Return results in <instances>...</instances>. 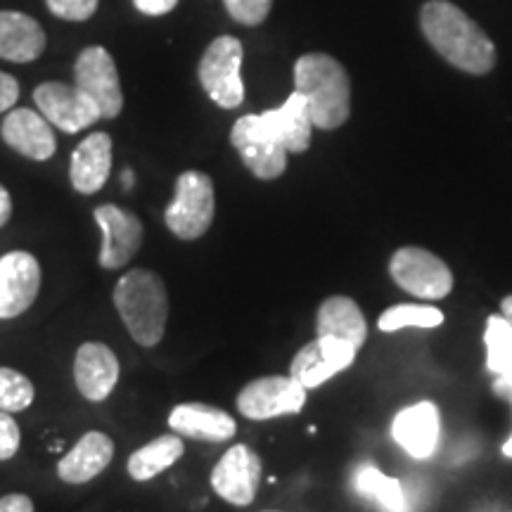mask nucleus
<instances>
[{
  "instance_id": "9",
  "label": "nucleus",
  "mask_w": 512,
  "mask_h": 512,
  "mask_svg": "<svg viewBox=\"0 0 512 512\" xmlns=\"http://www.w3.org/2000/svg\"><path fill=\"white\" fill-rule=\"evenodd\" d=\"M38 112L64 133H79L102 119L98 105L81 91L60 81H46L34 91Z\"/></svg>"
},
{
  "instance_id": "1",
  "label": "nucleus",
  "mask_w": 512,
  "mask_h": 512,
  "mask_svg": "<svg viewBox=\"0 0 512 512\" xmlns=\"http://www.w3.org/2000/svg\"><path fill=\"white\" fill-rule=\"evenodd\" d=\"M420 27L432 48L467 74H489L496 64L494 41L448 0H430L420 10Z\"/></svg>"
},
{
  "instance_id": "35",
  "label": "nucleus",
  "mask_w": 512,
  "mask_h": 512,
  "mask_svg": "<svg viewBox=\"0 0 512 512\" xmlns=\"http://www.w3.org/2000/svg\"><path fill=\"white\" fill-rule=\"evenodd\" d=\"M12 216V197L10 192L5 190V185H0V228L10 221Z\"/></svg>"
},
{
  "instance_id": "41",
  "label": "nucleus",
  "mask_w": 512,
  "mask_h": 512,
  "mask_svg": "<svg viewBox=\"0 0 512 512\" xmlns=\"http://www.w3.org/2000/svg\"><path fill=\"white\" fill-rule=\"evenodd\" d=\"M510 512H512V510H510Z\"/></svg>"
},
{
  "instance_id": "16",
  "label": "nucleus",
  "mask_w": 512,
  "mask_h": 512,
  "mask_svg": "<svg viewBox=\"0 0 512 512\" xmlns=\"http://www.w3.org/2000/svg\"><path fill=\"white\" fill-rule=\"evenodd\" d=\"M230 143L240 152L242 162L261 181H275L287 169V150L283 145L273 143L252 124V117L245 114L235 121L230 131Z\"/></svg>"
},
{
  "instance_id": "37",
  "label": "nucleus",
  "mask_w": 512,
  "mask_h": 512,
  "mask_svg": "<svg viewBox=\"0 0 512 512\" xmlns=\"http://www.w3.org/2000/svg\"><path fill=\"white\" fill-rule=\"evenodd\" d=\"M501 316L512 325V294H510V297H505L501 302Z\"/></svg>"
},
{
  "instance_id": "36",
  "label": "nucleus",
  "mask_w": 512,
  "mask_h": 512,
  "mask_svg": "<svg viewBox=\"0 0 512 512\" xmlns=\"http://www.w3.org/2000/svg\"><path fill=\"white\" fill-rule=\"evenodd\" d=\"M494 394L501 399H512V377H496L494 382Z\"/></svg>"
},
{
  "instance_id": "25",
  "label": "nucleus",
  "mask_w": 512,
  "mask_h": 512,
  "mask_svg": "<svg viewBox=\"0 0 512 512\" xmlns=\"http://www.w3.org/2000/svg\"><path fill=\"white\" fill-rule=\"evenodd\" d=\"M354 489L387 512H408V498L399 479L387 477L373 465H363L354 477Z\"/></svg>"
},
{
  "instance_id": "5",
  "label": "nucleus",
  "mask_w": 512,
  "mask_h": 512,
  "mask_svg": "<svg viewBox=\"0 0 512 512\" xmlns=\"http://www.w3.org/2000/svg\"><path fill=\"white\" fill-rule=\"evenodd\" d=\"M242 43L235 36H219L204 50L200 60V83L223 110H235L245 100L242 83Z\"/></svg>"
},
{
  "instance_id": "29",
  "label": "nucleus",
  "mask_w": 512,
  "mask_h": 512,
  "mask_svg": "<svg viewBox=\"0 0 512 512\" xmlns=\"http://www.w3.org/2000/svg\"><path fill=\"white\" fill-rule=\"evenodd\" d=\"M223 3H226V10L235 22L256 27L268 17L273 0H223Z\"/></svg>"
},
{
  "instance_id": "17",
  "label": "nucleus",
  "mask_w": 512,
  "mask_h": 512,
  "mask_svg": "<svg viewBox=\"0 0 512 512\" xmlns=\"http://www.w3.org/2000/svg\"><path fill=\"white\" fill-rule=\"evenodd\" d=\"M74 382L83 399L100 403L119 382V358L102 342L81 344L74 358Z\"/></svg>"
},
{
  "instance_id": "11",
  "label": "nucleus",
  "mask_w": 512,
  "mask_h": 512,
  "mask_svg": "<svg viewBox=\"0 0 512 512\" xmlns=\"http://www.w3.org/2000/svg\"><path fill=\"white\" fill-rule=\"evenodd\" d=\"M261 475H264V467H261V458L256 456L254 448L235 444L223 453L219 463L211 470V486L223 501L242 508V505H249L256 498Z\"/></svg>"
},
{
  "instance_id": "40",
  "label": "nucleus",
  "mask_w": 512,
  "mask_h": 512,
  "mask_svg": "<svg viewBox=\"0 0 512 512\" xmlns=\"http://www.w3.org/2000/svg\"><path fill=\"white\" fill-rule=\"evenodd\" d=\"M268 512H275V510H268Z\"/></svg>"
},
{
  "instance_id": "6",
  "label": "nucleus",
  "mask_w": 512,
  "mask_h": 512,
  "mask_svg": "<svg viewBox=\"0 0 512 512\" xmlns=\"http://www.w3.org/2000/svg\"><path fill=\"white\" fill-rule=\"evenodd\" d=\"M389 275L401 290L427 299V302L444 299L453 290L451 268L437 254L422 247L396 249L392 261H389Z\"/></svg>"
},
{
  "instance_id": "39",
  "label": "nucleus",
  "mask_w": 512,
  "mask_h": 512,
  "mask_svg": "<svg viewBox=\"0 0 512 512\" xmlns=\"http://www.w3.org/2000/svg\"><path fill=\"white\" fill-rule=\"evenodd\" d=\"M128 183L133 185V174H128V171H126V174H124V185H126V188H128Z\"/></svg>"
},
{
  "instance_id": "24",
  "label": "nucleus",
  "mask_w": 512,
  "mask_h": 512,
  "mask_svg": "<svg viewBox=\"0 0 512 512\" xmlns=\"http://www.w3.org/2000/svg\"><path fill=\"white\" fill-rule=\"evenodd\" d=\"M183 453L185 444L181 434H164V437L152 439L150 444L140 446L136 453H131L126 470L136 482H150V479L162 475L164 470H169L171 465H176V460H181Z\"/></svg>"
},
{
  "instance_id": "27",
  "label": "nucleus",
  "mask_w": 512,
  "mask_h": 512,
  "mask_svg": "<svg viewBox=\"0 0 512 512\" xmlns=\"http://www.w3.org/2000/svg\"><path fill=\"white\" fill-rule=\"evenodd\" d=\"M444 323V313L430 304H396L389 306L377 320V328L382 332H396L401 328H439Z\"/></svg>"
},
{
  "instance_id": "12",
  "label": "nucleus",
  "mask_w": 512,
  "mask_h": 512,
  "mask_svg": "<svg viewBox=\"0 0 512 512\" xmlns=\"http://www.w3.org/2000/svg\"><path fill=\"white\" fill-rule=\"evenodd\" d=\"M95 221L102 230L100 266L107 271L128 266V261L138 254L143 245V221L131 211L117 207V204H100L93 211Z\"/></svg>"
},
{
  "instance_id": "8",
  "label": "nucleus",
  "mask_w": 512,
  "mask_h": 512,
  "mask_svg": "<svg viewBox=\"0 0 512 512\" xmlns=\"http://www.w3.org/2000/svg\"><path fill=\"white\" fill-rule=\"evenodd\" d=\"M74 86H79L98 105L102 119H117L124 110L117 64L105 48L91 46L81 50L74 64Z\"/></svg>"
},
{
  "instance_id": "3",
  "label": "nucleus",
  "mask_w": 512,
  "mask_h": 512,
  "mask_svg": "<svg viewBox=\"0 0 512 512\" xmlns=\"http://www.w3.org/2000/svg\"><path fill=\"white\" fill-rule=\"evenodd\" d=\"M114 306L128 335L140 347H157L169 320V292L162 275L147 268H131L114 287Z\"/></svg>"
},
{
  "instance_id": "38",
  "label": "nucleus",
  "mask_w": 512,
  "mask_h": 512,
  "mask_svg": "<svg viewBox=\"0 0 512 512\" xmlns=\"http://www.w3.org/2000/svg\"><path fill=\"white\" fill-rule=\"evenodd\" d=\"M510 401H512V399H510ZM503 456H505V458H512V434H510V439L503 444Z\"/></svg>"
},
{
  "instance_id": "21",
  "label": "nucleus",
  "mask_w": 512,
  "mask_h": 512,
  "mask_svg": "<svg viewBox=\"0 0 512 512\" xmlns=\"http://www.w3.org/2000/svg\"><path fill=\"white\" fill-rule=\"evenodd\" d=\"M114 458V441L105 432H86L57 463V477L67 484H86L105 472Z\"/></svg>"
},
{
  "instance_id": "14",
  "label": "nucleus",
  "mask_w": 512,
  "mask_h": 512,
  "mask_svg": "<svg viewBox=\"0 0 512 512\" xmlns=\"http://www.w3.org/2000/svg\"><path fill=\"white\" fill-rule=\"evenodd\" d=\"M252 124L271 138L273 143L283 145L287 152H306L311 145L313 121L306 107L302 93L294 91L283 105L268 110L264 114H249Z\"/></svg>"
},
{
  "instance_id": "34",
  "label": "nucleus",
  "mask_w": 512,
  "mask_h": 512,
  "mask_svg": "<svg viewBox=\"0 0 512 512\" xmlns=\"http://www.w3.org/2000/svg\"><path fill=\"white\" fill-rule=\"evenodd\" d=\"M0 512H36L34 501L24 494H8L0 498Z\"/></svg>"
},
{
  "instance_id": "26",
  "label": "nucleus",
  "mask_w": 512,
  "mask_h": 512,
  "mask_svg": "<svg viewBox=\"0 0 512 512\" xmlns=\"http://www.w3.org/2000/svg\"><path fill=\"white\" fill-rule=\"evenodd\" d=\"M486 368L496 377H512V325L503 316H489L484 332Z\"/></svg>"
},
{
  "instance_id": "10",
  "label": "nucleus",
  "mask_w": 512,
  "mask_h": 512,
  "mask_svg": "<svg viewBox=\"0 0 512 512\" xmlns=\"http://www.w3.org/2000/svg\"><path fill=\"white\" fill-rule=\"evenodd\" d=\"M358 349L354 344L344 342L339 337L330 335H318L313 342L306 344L297 351V356L292 358L290 375L302 384L304 389H316L320 384L332 380L337 373L347 370Z\"/></svg>"
},
{
  "instance_id": "30",
  "label": "nucleus",
  "mask_w": 512,
  "mask_h": 512,
  "mask_svg": "<svg viewBox=\"0 0 512 512\" xmlns=\"http://www.w3.org/2000/svg\"><path fill=\"white\" fill-rule=\"evenodd\" d=\"M46 3L55 17L69 19V22H83V19L95 15L100 0H46Z\"/></svg>"
},
{
  "instance_id": "22",
  "label": "nucleus",
  "mask_w": 512,
  "mask_h": 512,
  "mask_svg": "<svg viewBox=\"0 0 512 512\" xmlns=\"http://www.w3.org/2000/svg\"><path fill=\"white\" fill-rule=\"evenodd\" d=\"M46 50L41 24L22 12H0V57L10 62H31Z\"/></svg>"
},
{
  "instance_id": "33",
  "label": "nucleus",
  "mask_w": 512,
  "mask_h": 512,
  "mask_svg": "<svg viewBox=\"0 0 512 512\" xmlns=\"http://www.w3.org/2000/svg\"><path fill=\"white\" fill-rule=\"evenodd\" d=\"M176 3L178 0H133V5H136L143 15H150V17L166 15V12L176 8Z\"/></svg>"
},
{
  "instance_id": "19",
  "label": "nucleus",
  "mask_w": 512,
  "mask_h": 512,
  "mask_svg": "<svg viewBox=\"0 0 512 512\" xmlns=\"http://www.w3.org/2000/svg\"><path fill=\"white\" fill-rule=\"evenodd\" d=\"M169 427L185 439L211 441V444L233 439L238 432V425L226 411L200 401L178 403L169 413Z\"/></svg>"
},
{
  "instance_id": "23",
  "label": "nucleus",
  "mask_w": 512,
  "mask_h": 512,
  "mask_svg": "<svg viewBox=\"0 0 512 512\" xmlns=\"http://www.w3.org/2000/svg\"><path fill=\"white\" fill-rule=\"evenodd\" d=\"M318 335L339 337L344 342L354 344L356 349L363 347L368 337V323L361 306L349 297H330L320 304L316 316Z\"/></svg>"
},
{
  "instance_id": "7",
  "label": "nucleus",
  "mask_w": 512,
  "mask_h": 512,
  "mask_svg": "<svg viewBox=\"0 0 512 512\" xmlns=\"http://www.w3.org/2000/svg\"><path fill=\"white\" fill-rule=\"evenodd\" d=\"M306 389L292 375H268L245 384L238 394V411L247 420H273L304 411Z\"/></svg>"
},
{
  "instance_id": "18",
  "label": "nucleus",
  "mask_w": 512,
  "mask_h": 512,
  "mask_svg": "<svg viewBox=\"0 0 512 512\" xmlns=\"http://www.w3.org/2000/svg\"><path fill=\"white\" fill-rule=\"evenodd\" d=\"M0 133H3V140L12 150L29 159H36V162H46L57 150L53 124L43 114H36L27 107L10 110L8 117L3 119Z\"/></svg>"
},
{
  "instance_id": "31",
  "label": "nucleus",
  "mask_w": 512,
  "mask_h": 512,
  "mask_svg": "<svg viewBox=\"0 0 512 512\" xmlns=\"http://www.w3.org/2000/svg\"><path fill=\"white\" fill-rule=\"evenodd\" d=\"M19 444H22V432L17 420L12 418V413L0 411V460L15 458Z\"/></svg>"
},
{
  "instance_id": "4",
  "label": "nucleus",
  "mask_w": 512,
  "mask_h": 512,
  "mask_svg": "<svg viewBox=\"0 0 512 512\" xmlns=\"http://www.w3.org/2000/svg\"><path fill=\"white\" fill-rule=\"evenodd\" d=\"M214 183L202 171H183L176 181V195L166 207L164 223L178 240H200L214 223Z\"/></svg>"
},
{
  "instance_id": "32",
  "label": "nucleus",
  "mask_w": 512,
  "mask_h": 512,
  "mask_svg": "<svg viewBox=\"0 0 512 512\" xmlns=\"http://www.w3.org/2000/svg\"><path fill=\"white\" fill-rule=\"evenodd\" d=\"M19 98V83L15 76L0 72V114L10 112L17 105Z\"/></svg>"
},
{
  "instance_id": "20",
  "label": "nucleus",
  "mask_w": 512,
  "mask_h": 512,
  "mask_svg": "<svg viewBox=\"0 0 512 512\" xmlns=\"http://www.w3.org/2000/svg\"><path fill=\"white\" fill-rule=\"evenodd\" d=\"M112 171V138L105 131H95L83 138L72 152L69 178L76 192L95 195L107 183Z\"/></svg>"
},
{
  "instance_id": "15",
  "label": "nucleus",
  "mask_w": 512,
  "mask_h": 512,
  "mask_svg": "<svg viewBox=\"0 0 512 512\" xmlns=\"http://www.w3.org/2000/svg\"><path fill=\"white\" fill-rule=\"evenodd\" d=\"M441 434V415L437 403L420 401L396 413L392 437L408 456L427 460L437 453Z\"/></svg>"
},
{
  "instance_id": "13",
  "label": "nucleus",
  "mask_w": 512,
  "mask_h": 512,
  "mask_svg": "<svg viewBox=\"0 0 512 512\" xmlns=\"http://www.w3.org/2000/svg\"><path fill=\"white\" fill-rule=\"evenodd\" d=\"M41 290V264L34 254L15 249L0 256V318L22 316Z\"/></svg>"
},
{
  "instance_id": "2",
  "label": "nucleus",
  "mask_w": 512,
  "mask_h": 512,
  "mask_svg": "<svg viewBox=\"0 0 512 512\" xmlns=\"http://www.w3.org/2000/svg\"><path fill=\"white\" fill-rule=\"evenodd\" d=\"M294 91L302 93L313 126L332 131L351 114V81L335 57L309 53L294 64Z\"/></svg>"
},
{
  "instance_id": "28",
  "label": "nucleus",
  "mask_w": 512,
  "mask_h": 512,
  "mask_svg": "<svg viewBox=\"0 0 512 512\" xmlns=\"http://www.w3.org/2000/svg\"><path fill=\"white\" fill-rule=\"evenodd\" d=\"M36 389L27 375L15 368H0V411L22 413L34 403Z\"/></svg>"
}]
</instances>
